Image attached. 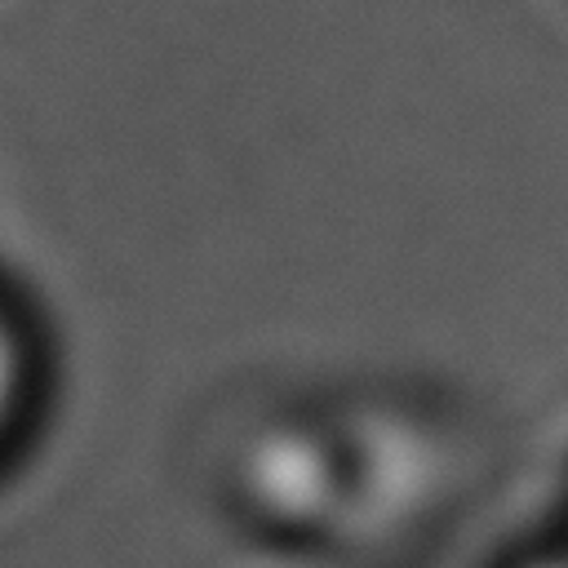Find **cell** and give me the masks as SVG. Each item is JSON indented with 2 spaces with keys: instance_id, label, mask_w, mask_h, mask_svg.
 <instances>
[{
  "instance_id": "1",
  "label": "cell",
  "mask_w": 568,
  "mask_h": 568,
  "mask_svg": "<svg viewBox=\"0 0 568 568\" xmlns=\"http://www.w3.org/2000/svg\"><path fill=\"white\" fill-rule=\"evenodd\" d=\"M18 386H22V355H18V342L9 333V324L0 320V430L18 404Z\"/></svg>"
},
{
  "instance_id": "2",
  "label": "cell",
  "mask_w": 568,
  "mask_h": 568,
  "mask_svg": "<svg viewBox=\"0 0 568 568\" xmlns=\"http://www.w3.org/2000/svg\"><path fill=\"white\" fill-rule=\"evenodd\" d=\"M532 568H568L564 559H555V564H532Z\"/></svg>"
}]
</instances>
